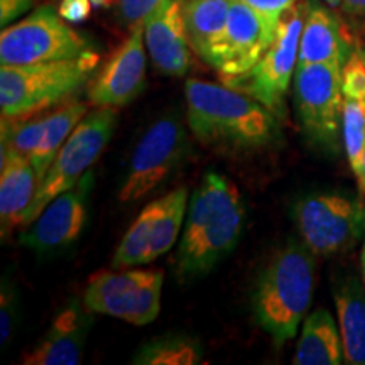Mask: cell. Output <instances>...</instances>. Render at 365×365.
<instances>
[{"instance_id": "cell-4", "label": "cell", "mask_w": 365, "mask_h": 365, "mask_svg": "<svg viewBox=\"0 0 365 365\" xmlns=\"http://www.w3.org/2000/svg\"><path fill=\"white\" fill-rule=\"evenodd\" d=\"M98 54L85 51L78 58L34 65H2L0 68V110L2 117H29L65 102L93 73Z\"/></svg>"}, {"instance_id": "cell-21", "label": "cell", "mask_w": 365, "mask_h": 365, "mask_svg": "<svg viewBox=\"0 0 365 365\" xmlns=\"http://www.w3.org/2000/svg\"><path fill=\"white\" fill-rule=\"evenodd\" d=\"M234 0H181L182 19L191 49L208 63L225 31Z\"/></svg>"}, {"instance_id": "cell-28", "label": "cell", "mask_w": 365, "mask_h": 365, "mask_svg": "<svg viewBox=\"0 0 365 365\" xmlns=\"http://www.w3.org/2000/svg\"><path fill=\"white\" fill-rule=\"evenodd\" d=\"M17 322V298L16 289L7 279L2 281L0 293V344L6 346L14 335Z\"/></svg>"}, {"instance_id": "cell-24", "label": "cell", "mask_w": 365, "mask_h": 365, "mask_svg": "<svg viewBox=\"0 0 365 365\" xmlns=\"http://www.w3.org/2000/svg\"><path fill=\"white\" fill-rule=\"evenodd\" d=\"M203 346L185 333H166L144 344L132 359L140 365H195L202 362Z\"/></svg>"}, {"instance_id": "cell-7", "label": "cell", "mask_w": 365, "mask_h": 365, "mask_svg": "<svg viewBox=\"0 0 365 365\" xmlns=\"http://www.w3.org/2000/svg\"><path fill=\"white\" fill-rule=\"evenodd\" d=\"M163 282V269L102 271L86 286L83 304L90 313L144 327L153 323L161 312Z\"/></svg>"}, {"instance_id": "cell-15", "label": "cell", "mask_w": 365, "mask_h": 365, "mask_svg": "<svg viewBox=\"0 0 365 365\" xmlns=\"http://www.w3.org/2000/svg\"><path fill=\"white\" fill-rule=\"evenodd\" d=\"M145 48L163 75L182 76L190 70V41L182 19L181 0H166L144 24Z\"/></svg>"}, {"instance_id": "cell-23", "label": "cell", "mask_w": 365, "mask_h": 365, "mask_svg": "<svg viewBox=\"0 0 365 365\" xmlns=\"http://www.w3.org/2000/svg\"><path fill=\"white\" fill-rule=\"evenodd\" d=\"M86 112H88V105L86 103L70 102L48 113L43 139H41L38 149L31 156V163H33L39 180H43L46 173H48L59 149L66 143L68 137L75 130V127L80 124L81 118L86 115Z\"/></svg>"}, {"instance_id": "cell-8", "label": "cell", "mask_w": 365, "mask_h": 365, "mask_svg": "<svg viewBox=\"0 0 365 365\" xmlns=\"http://www.w3.org/2000/svg\"><path fill=\"white\" fill-rule=\"evenodd\" d=\"M88 51L83 36L66 24L51 6L36 9L17 24L4 27L0 34L2 65H34L78 58Z\"/></svg>"}, {"instance_id": "cell-26", "label": "cell", "mask_w": 365, "mask_h": 365, "mask_svg": "<svg viewBox=\"0 0 365 365\" xmlns=\"http://www.w3.org/2000/svg\"><path fill=\"white\" fill-rule=\"evenodd\" d=\"M341 135H344L346 158L357 175L365 153V98L344 97Z\"/></svg>"}, {"instance_id": "cell-25", "label": "cell", "mask_w": 365, "mask_h": 365, "mask_svg": "<svg viewBox=\"0 0 365 365\" xmlns=\"http://www.w3.org/2000/svg\"><path fill=\"white\" fill-rule=\"evenodd\" d=\"M46 117L36 113L29 117H2V145H0V159L4 164L9 158L31 156L43 139L46 129Z\"/></svg>"}, {"instance_id": "cell-34", "label": "cell", "mask_w": 365, "mask_h": 365, "mask_svg": "<svg viewBox=\"0 0 365 365\" xmlns=\"http://www.w3.org/2000/svg\"><path fill=\"white\" fill-rule=\"evenodd\" d=\"M355 176H357V180L360 182V188H362L364 195H365V153H364V158H362V164H360V170Z\"/></svg>"}, {"instance_id": "cell-31", "label": "cell", "mask_w": 365, "mask_h": 365, "mask_svg": "<svg viewBox=\"0 0 365 365\" xmlns=\"http://www.w3.org/2000/svg\"><path fill=\"white\" fill-rule=\"evenodd\" d=\"M91 2L90 0H61L58 12L66 22L78 24L90 17L91 14Z\"/></svg>"}, {"instance_id": "cell-35", "label": "cell", "mask_w": 365, "mask_h": 365, "mask_svg": "<svg viewBox=\"0 0 365 365\" xmlns=\"http://www.w3.org/2000/svg\"><path fill=\"white\" fill-rule=\"evenodd\" d=\"M90 2L95 9H107L112 6L113 0H90Z\"/></svg>"}, {"instance_id": "cell-36", "label": "cell", "mask_w": 365, "mask_h": 365, "mask_svg": "<svg viewBox=\"0 0 365 365\" xmlns=\"http://www.w3.org/2000/svg\"><path fill=\"white\" fill-rule=\"evenodd\" d=\"M362 264V279H364V284H365V242H364V247H362V261H360Z\"/></svg>"}, {"instance_id": "cell-17", "label": "cell", "mask_w": 365, "mask_h": 365, "mask_svg": "<svg viewBox=\"0 0 365 365\" xmlns=\"http://www.w3.org/2000/svg\"><path fill=\"white\" fill-rule=\"evenodd\" d=\"M41 185L33 163L26 158H9L0 164V234L2 239L26 227Z\"/></svg>"}, {"instance_id": "cell-16", "label": "cell", "mask_w": 365, "mask_h": 365, "mask_svg": "<svg viewBox=\"0 0 365 365\" xmlns=\"http://www.w3.org/2000/svg\"><path fill=\"white\" fill-rule=\"evenodd\" d=\"M86 307L71 303L48 328L38 346L24 355L26 365H76L83 355L90 330V317Z\"/></svg>"}, {"instance_id": "cell-19", "label": "cell", "mask_w": 365, "mask_h": 365, "mask_svg": "<svg viewBox=\"0 0 365 365\" xmlns=\"http://www.w3.org/2000/svg\"><path fill=\"white\" fill-rule=\"evenodd\" d=\"M335 307L344 344L345 362L365 365V284L359 277L345 276L335 286Z\"/></svg>"}, {"instance_id": "cell-27", "label": "cell", "mask_w": 365, "mask_h": 365, "mask_svg": "<svg viewBox=\"0 0 365 365\" xmlns=\"http://www.w3.org/2000/svg\"><path fill=\"white\" fill-rule=\"evenodd\" d=\"M344 97L365 98V58L362 49H354L341 66Z\"/></svg>"}, {"instance_id": "cell-11", "label": "cell", "mask_w": 365, "mask_h": 365, "mask_svg": "<svg viewBox=\"0 0 365 365\" xmlns=\"http://www.w3.org/2000/svg\"><path fill=\"white\" fill-rule=\"evenodd\" d=\"M186 153L188 137L180 118H159L137 143L118 200L132 203L144 198L180 166Z\"/></svg>"}, {"instance_id": "cell-38", "label": "cell", "mask_w": 365, "mask_h": 365, "mask_svg": "<svg viewBox=\"0 0 365 365\" xmlns=\"http://www.w3.org/2000/svg\"><path fill=\"white\" fill-rule=\"evenodd\" d=\"M362 54H364V58H365V49H364V51H362Z\"/></svg>"}, {"instance_id": "cell-3", "label": "cell", "mask_w": 365, "mask_h": 365, "mask_svg": "<svg viewBox=\"0 0 365 365\" xmlns=\"http://www.w3.org/2000/svg\"><path fill=\"white\" fill-rule=\"evenodd\" d=\"M314 255L303 242L291 240L272 255L252 291V312L264 331L281 346L298 333L313 301Z\"/></svg>"}, {"instance_id": "cell-13", "label": "cell", "mask_w": 365, "mask_h": 365, "mask_svg": "<svg viewBox=\"0 0 365 365\" xmlns=\"http://www.w3.org/2000/svg\"><path fill=\"white\" fill-rule=\"evenodd\" d=\"M144 24L130 27L127 36L88 88V102L93 107H125L140 95L145 86Z\"/></svg>"}, {"instance_id": "cell-22", "label": "cell", "mask_w": 365, "mask_h": 365, "mask_svg": "<svg viewBox=\"0 0 365 365\" xmlns=\"http://www.w3.org/2000/svg\"><path fill=\"white\" fill-rule=\"evenodd\" d=\"M188 190H173L171 193L161 196L148 205L149 210V247L148 264L156 261L171 250L178 237H180L182 218L186 213Z\"/></svg>"}, {"instance_id": "cell-10", "label": "cell", "mask_w": 365, "mask_h": 365, "mask_svg": "<svg viewBox=\"0 0 365 365\" xmlns=\"http://www.w3.org/2000/svg\"><path fill=\"white\" fill-rule=\"evenodd\" d=\"M294 102L308 139L323 148L335 149L344 108L340 63H298L294 71Z\"/></svg>"}, {"instance_id": "cell-2", "label": "cell", "mask_w": 365, "mask_h": 365, "mask_svg": "<svg viewBox=\"0 0 365 365\" xmlns=\"http://www.w3.org/2000/svg\"><path fill=\"white\" fill-rule=\"evenodd\" d=\"M186 122L200 143L230 150H257L279 137L276 113L244 91L191 78L186 81Z\"/></svg>"}, {"instance_id": "cell-37", "label": "cell", "mask_w": 365, "mask_h": 365, "mask_svg": "<svg viewBox=\"0 0 365 365\" xmlns=\"http://www.w3.org/2000/svg\"><path fill=\"white\" fill-rule=\"evenodd\" d=\"M325 2H327L330 7H339L340 4H341V0H325Z\"/></svg>"}, {"instance_id": "cell-20", "label": "cell", "mask_w": 365, "mask_h": 365, "mask_svg": "<svg viewBox=\"0 0 365 365\" xmlns=\"http://www.w3.org/2000/svg\"><path fill=\"white\" fill-rule=\"evenodd\" d=\"M345 362L344 344L335 318L319 308L304 319L293 357L294 365H339Z\"/></svg>"}, {"instance_id": "cell-29", "label": "cell", "mask_w": 365, "mask_h": 365, "mask_svg": "<svg viewBox=\"0 0 365 365\" xmlns=\"http://www.w3.org/2000/svg\"><path fill=\"white\" fill-rule=\"evenodd\" d=\"M166 0H118V14L124 24L134 27L145 24L153 12Z\"/></svg>"}, {"instance_id": "cell-9", "label": "cell", "mask_w": 365, "mask_h": 365, "mask_svg": "<svg viewBox=\"0 0 365 365\" xmlns=\"http://www.w3.org/2000/svg\"><path fill=\"white\" fill-rule=\"evenodd\" d=\"M304 14H307L304 6H294L287 11L277 27L276 38L257 65L244 75L223 80V83L259 100L277 115L284 105L291 76L298 66Z\"/></svg>"}, {"instance_id": "cell-12", "label": "cell", "mask_w": 365, "mask_h": 365, "mask_svg": "<svg viewBox=\"0 0 365 365\" xmlns=\"http://www.w3.org/2000/svg\"><path fill=\"white\" fill-rule=\"evenodd\" d=\"M277 27L247 4L234 0L225 31L218 41L208 65L222 75V80L244 75L257 65L276 38Z\"/></svg>"}, {"instance_id": "cell-18", "label": "cell", "mask_w": 365, "mask_h": 365, "mask_svg": "<svg viewBox=\"0 0 365 365\" xmlns=\"http://www.w3.org/2000/svg\"><path fill=\"white\" fill-rule=\"evenodd\" d=\"M350 53L341 22L327 7L307 6L298 63H340L344 66Z\"/></svg>"}, {"instance_id": "cell-14", "label": "cell", "mask_w": 365, "mask_h": 365, "mask_svg": "<svg viewBox=\"0 0 365 365\" xmlns=\"http://www.w3.org/2000/svg\"><path fill=\"white\" fill-rule=\"evenodd\" d=\"M91 182L93 175L88 171L78 185L51 200L21 237V244L34 252L48 254L78 240L86 222V200Z\"/></svg>"}, {"instance_id": "cell-6", "label": "cell", "mask_w": 365, "mask_h": 365, "mask_svg": "<svg viewBox=\"0 0 365 365\" xmlns=\"http://www.w3.org/2000/svg\"><path fill=\"white\" fill-rule=\"evenodd\" d=\"M301 242L314 255L330 257L352 249L365 234V207L344 193H318L294 205Z\"/></svg>"}, {"instance_id": "cell-32", "label": "cell", "mask_w": 365, "mask_h": 365, "mask_svg": "<svg viewBox=\"0 0 365 365\" xmlns=\"http://www.w3.org/2000/svg\"><path fill=\"white\" fill-rule=\"evenodd\" d=\"M34 0H0V24L6 27L33 7Z\"/></svg>"}, {"instance_id": "cell-1", "label": "cell", "mask_w": 365, "mask_h": 365, "mask_svg": "<svg viewBox=\"0 0 365 365\" xmlns=\"http://www.w3.org/2000/svg\"><path fill=\"white\" fill-rule=\"evenodd\" d=\"M245 222L240 191L218 173L205 175L190 198L175 267L180 279L203 276L239 244Z\"/></svg>"}, {"instance_id": "cell-30", "label": "cell", "mask_w": 365, "mask_h": 365, "mask_svg": "<svg viewBox=\"0 0 365 365\" xmlns=\"http://www.w3.org/2000/svg\"><path fill=\"white\" fill-rule=\"evenodd\" d=\"M240 2L247 4L249 7L262 14L264 17H267L274 24H279L284 14L291 11L298 4V0H240Z\"/></svg>"}, {"instance_id": "cell-5", "label": "cell", "mask_w": 365, "mask_h": 365, "mask_svg": "<svg viewBox=\"0 0 365 365\" xmlns=\"http://www.w3.org/2000/svg\"><path fill=\"white\" fill-rule=\"evenodd\" d=\"M115 125L117 112L112 107H95L81 118L41 180L26 227L39 217L51 200L78 185L110 143Z\"/></svg>"}, {"instance_id": "cell-33", "label": "cell", "mask_w": 365, "mask_h": 365, "mask_svg": "<svg viewBox=\"0 0 365 365\" xmlns=\"http://www.w3.org/2000/svg\"><path fill=\"white\" fill-rule=\"evenodd\" d=\"M340 6L345 14L365 21V0H341Z\"/></svg>"}]
</instances>
